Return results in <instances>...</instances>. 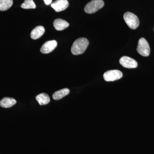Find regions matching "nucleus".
<instances>
[{"label":"nucleus","mask_w":154,"mask_h":154,"mask_svg":"<svg viewBox=\"0 0 154 154\" xmlns=\"http://www.w3.org/2000/svg\"><path fill=\"white\" fill-rule=\"evenodd\" d=\"M88 39L82 37L75 40L71 47V52L74 55L82 54L85 51L89 45Z\"/></svg>","instance_id":"obj_1"},{"label":"nucleus","mask_w":154,"mask_h":154,"mask_svg":"<svg viewBox=\"0 0 154 154\" xmlns=\"http://www.w3.org/2000/svg\"><path fill=\"white\" fill-rule=\"evenodd\" d=\"M123 18L125 23L131 29H136L139 25L138 18L136 15L132 13L128 12L125 13Z\"/></svg>","instance_id":"obj_2"},{"label":"nucleus","mask_w":154,"mask_h":154,"mask_svg":"<svg viewBox=\"0 0 154 154\" xmlns=\"http://www.w3.org/2000/svg\"><path fill=\"white\" fill-rule=\"evenodd\" d=\"M104 5V2L102 0H92L87 4L84 10L88 14H93L103 8Z\"/></svg>","instance_id":"obj_3"},{"label":"nucleus","mask_w":154,"mask_h":154,"mask_svg":"<svg viewBox=\"0 0 154 154\" xmlns=\"http://www.w3.org/2000/svg\"><path fill=\"white\" fill-rule=\"evenodd\" d=\"M137 50L143 56L147 57L149 55L150 48L148 42L145 38H141L139 40Z\"/></svg>","instance_id":"obj_4"},{"label":"nucleus","mask_w":154,"mask_h":154,"mask_svg":"<svg viewBox=\"0 0 154 154\" xmlns=\"http://www.w3.org/2000/svg\"><path fill=\"white\" fill-rule=\"evenodd\" d=\"M123 76L122 73L119 70H111L105 72L103 75L106 82H113L120 79Z\"/></svg>","instance_id":"obj_5"},{"label":"nucleus","mask_w":154,"mask_h":154,"mask_svg":"<svg viewBox=\"0 0 154 154\" xmlns=\"http://www.w3.org/2000/svg\"><path fill=\"white\" fill-rule=\"evenodd\" d=\"M119 63L124 67L128 69L135 68L137 67V62L132 58L128 56H123L119 60Z\"/></svg>","instance_id":"obj_6"},{"label":"nucleus","mask_w":154,"mask_h":154,"mask_svg":"<svg viewBox=\"0 0 154 154\" xmlns=\"http://www.w3.org/2000/svg\"><path fill=\"white\" fill-rule=\"evenodd\" d=\"M57 45L55 40H49L45 42L42 46L40 51L43 54H48L52 51Z\"/></svg>","instance_id":"obj_7"},{"label":"nucleus","mask_w":154,"mask_h":154,"mask_svg":"<svg viewBox=\"0 0 154 154\" xmlns=\"http://www.w3.org/2000/svg\"><path fill=\"white\" fill-rule=\"evenodd\" d=\"M67 0H57L51 5V8L57 12L64 11L69 7Z\"/></svg>","instance_id":"obj_8"},{"label":"nucleus","mask_w":154,"mask_h":154,"mask_svg":"<svg viewBox=\"0 0 154 154\" xmlns=\"http://www.w3.org/2000/svg\"><path fill=\"white\" fill-rule=\"evenodd\" d=\"M53 25L56 30L61 31L69 27V24L67 22L63 19H57L54 20Z\"/></svg>","instance_id":"obj_9"},{"label":"nucleus","mask_w":154,"mask_h":154,"mask_svg":"<svg viewBox=\"0 0 154 154\" xmlns=\"http://www.w3.org/2000/svg\"><path fill=\"white\" fill-rule=\"evenodd\" d=\"M45 32V30L43 26H37L31 31L30 36L32 39H38L43 35Z\"/></svg>","instance_id":"obj_10"},{"label":"nucleus","mask_w":154,"mask_h":154,"mask_svg":"<svg viewBox=\"0 0 154 154\" xmlns=\"http://www.w3.org/2000/svg\"><path fill=\"white\" fill-rule=\"evenodd\" d=\"M17 102L14 98L5 97L0 101V106L4 108H9L16 104Z\"/></svg>","instance_id":"obj_11"},{"label":"nucleus","mask_w":154,"mask_h":154,"mask_svg":"<svg viewBox=\"0 0 154 154\" xmlns=\"http://www.w3.org/2000/svg\"><path fill=\"white\" fill-rule=\"evenodd\" d=\"M70 91L68 88H63L54 92L53 95L52 97L54 100H60L68 95Z\"/></svg>","instance_id":"obj_12"},{"label":"nucleus","mask_w":154,"mask_h":154,"mask_svg":"<svg viewBox=\"0 0 154 154\" xmlns=\"http://www.w3.org/2000/svg\"><path fill=\"white\" fill-rule=\"evenodd\" d=\"M36 99L38 104L41 105H47L50 101L49 96L45 93H42L37 95Z\"/></svg>","instance_id":"obj_13"},{"label":"nucleus","mask_w":154,"mask_h":154,"mask_svg":"<svg viewBox=\"0 0 154 154\" xmlns=\"http://www.w3.org/2000/svg\"><path fill=\"white\" fill-rule=\"evenodd\" d=\"M13 0H0V11H6L12 7Z\"/></svg>","instance_id":"obj_14"},{"label":"nucleus","mask_w":154,"mask_h":154,"mask_svg":"<svg viewBox=\"0 0 154 154\" xmlns=\"http://www.w3.org/2000/svg\"><path fill=\"white\" fill-rule=\"evenodd\" d=\"M21 7L25 9H35L36 6L33 0H25L21 5Z\"/></svg>","instance_id":"obj_15"},{"label":"nucleus","mask_w":154,"mask_h":154,"mask_svg":"<svg viewBox=\"0 0 154 154\" xmlns=\"http://www.w3.org/2000/svg\"><path fill=\"white\" fill-rule=\"evenodd\" d=\"M45 4L47 5H51L52 3V0H43Z\"/></svg>","instance_id":"obj_16"}]
</instances>
